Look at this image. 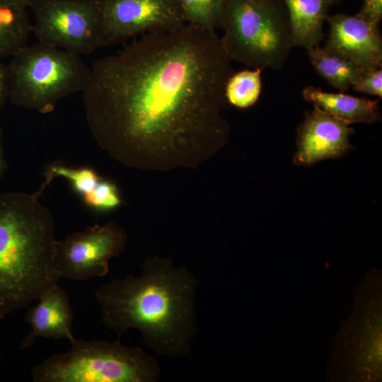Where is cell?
<instances>
[{"label": "cell", "mask_w": 382, "mask_h": 382, "mask_svg": "<svg viewBox=\"0 0 382 382\" xmlns=\"http://www.w3.org/2000/svg\"><path fill=\"white\" fill-rule=\"evenodd\" d=\"M231 59L215 31L185 23L96 60L83 91L99 146L137 168L190 166L219 149Z\"/></svg>", "instance_id": "1"}, {"label": "cell", "mask_w": 382, "mask_h": 382, "mask_svg": "<svg viewBox=\"0 0 382 382\" xmlns=\"http://www.w3.org/2000/svg\"><path fill=\"white\" fill-rule=\"evenodd\" d=\"M141 267L140 276L114 279L95 291L103 324L119 337L138 330L158 355L190 357L197 331V278L158 256L144 260Z\"/></svg>", "instance_id": "2"}, {"label": "cell", "mask_w": 382, "mask_h": 382, "mask_svg": "<svg viewBox=\"0 0 382 382\" xmlns=\"http://www.w3.org/2000/svg\"><path fill=\"white\" fill-rule=\"evenodd\" d=\"M41 195H0V319L28 307L60 279L54 219Z\"/></svg>", "instance_id": "3"}, {"label": "cell", "mask_w": 382, "mask_h": 382, "mask_svg": "<svg viewBox=\"0 0 382 382\" xmlns=\"http://www.w3.org/2000/svg\"><path fill=\"white\" fill-rule=\"evenodd\" d=\"M8 99L41 114L62 99L83 92L91 66L81 54L37 42L13 54L6 66Z\"/></svg>", "instance_id": "4"}, {"label": "cell", "mask_w": 382, "mask_h": 382, "mask_svg": "<svg viewBox=\"0 0 382 382\" xmlns=\"http://www.w3.org/2000/svg\"><path fill=\"white\" fill-rule=\"evenodd\" d=\"M69 350L53 354L31 370L35 382H156V357L120 340L73 339Z\"/></svg>", "instance_id": "5"}, {"label": "cell", "mask_w": 382, "mask_h": 382, "mask_svg": "<svg viewBox=\"0 0 382 382\" xmlns=\"http://www.w3.org/2000/svg\"><path fill=\"white\" fill-rule=\"evenodd\" d=\"M221 28L229 58L251 69H280L294 47L282 0H224Z\"/></svg>", "instance_id": "6"}, {"label": "cell", "mask_w": 382, "mask_h": 382, "mask_svg": "<svg viewBox=\"0 0 382 382\" xmlns=\"http://www.w3.org/2000/svg\"><path fill=\"white\" fill-rule=\"evenodd\" d=\"M30 8L37 42L81 55L102 47L98 0H35Z\"/></svg>", "instance_id": "7"}, {"label": "cell", "mask_w": 382, "mask_h": 382, "mask_svg": "<svg viewBox=\"0 0 382 382\" xmlns=\"http://www.w3.org/2000/svg\"><path fill=\"white\" fill-rule=\"evenodd\" d=\"M127 241L125 230L112 221L57 240L55 265L60 279L83 281L105 276L110 259L125 250Z\"/></svg>", "instance_id": "8"}, {"label": "cell", "mask_w": 382, "mask_h": 382, "mask_svg": "<svg viewBox=\"0 0 382 382\" xmlns=\"http://www.w3.org/2000/svg\"><path fill=\"white\" fill-rule=\"evenodd\" d=\"M102 47L185 23L175 0H98Z\"/></svg>", "instance_id": "9"}, {"label": "cell", "mask_w": 382, "mask_h": 382, "mask_svg": "<svg viewBox=\"0 0 382 382\" xmlns=\"http://www.w3.org/2000/svg\"><path fill=\"white\" fill-rule=\"evenodd\" d=\"M353 132L349 124L314 106L298 128L294 162L309 166L341 157L351 147L349 137Z\"/></svg>", "instance_id": "10"}, {"label": "cell", "mask_w": 382, "mask_h": 382, "mask_svg": "<svg viewBox=\"0 0 382 382\" xmlns=\"http://www.w3.org/2000/svg\"><path fill=\"white\" fill-rule=\"evenodd\" d=\"M325 46L345 55L364 70L382 67V40L378 25L357 14L328 16Z\"/></svg>", "instance_id": "11"}, {"label": "cell", "mask_w": 382, "mask_h": 382, "mask_svg": "<svg viewBox=\"0 0 382 382\" xmlns=\"http://www.w3.org/2000/svg\"><path fill=\"white\" fill-rule=\"evenodd\" d=\"M25 320L30 327L19 345L20 349L32 347L39 337L71 341L74 311L66 291L58 283L47 289L37 303L27 307Z\"/></svg>", "instance_id": "12"}, {"label": "cell", "mask_w": 382, "mask_h": 382, "mask_svg": "<svg viewBox=\"0 0 382 382\" xmlns=\"http://www.w3.org/2000/svg\"><path fill=\"white\" fill-rule=\"evenodd\" d=\"M286 7L294 47L309 51L323 39V23L337 0H282Z\"/></svg>", "instance_id": "13"}, {"label": "cell", "mask_w": 382, "mask_h": 382, "mask_svg": "<svg viewBox=\"0 0 382 382\" xmlns=\"http://www.w3.org/2000/svg\"><path fill=\"white\" fill-rule=\"evenodd\" d=\"M302 95L306 101L349 125L374 123L381 119L378 100L342 93H329L313 86L306 87Z\"/></svg>", "instance_id": "14"}, {"label": "cell", "mask_w": 382, "mask_h": 382, "mask_svg": "<svg viewBox=\"0 0 382 382\" xmlns=\"http://www.w3.org/2000/svg\"><path fill=\"white\" fill-rule=\"evenodd\" d=\"M307 52L316 72L341 92L348 91L364 71L351 59L325 45Z\"/></svg>", "instance_id": "15"}, {"label": "cell", "mask_w": 382, "mask_h": 382, "mask_svg": "<svg viewBox=\"0 0 382 382\" xmlns=\"http://www.w3.org/2000/svg\"><path fill=\"white\" fill-rule=\"evenodd\" d=\"M31 33L27 8L0 4V61L25 47Z\"/></svg>", "instance_id": "16"}, {"label": "cell", "mask_w": 382, "mask_h": 382, "mask_svg": "<svg viewBox=\"0 0 382 382\" xmlns=\"http://www.w3.org/2000/svg\"><path fill=\"white\" fill-rule=\"evenodd\" d=\"M262 70L257 68L233 73L225 86L226 100L241 109L253 106L261 93Z\"/></svg>", "instance_id": "17"}, {"label": "cell", "mask_w": 382, "mask_h": 382, "mask_svg": "<svg viewBox=\"0 0 382 382\" xmlns=\"http://www.w3.org/2000/svg\"><path fill=\"white\" fill-rule=\"evenodd\" d=\"M45 181L39 191L42 193L45 187L57 178L66 180L74 192L81 198L90 193L96 187L101 178L94 169L89 167L74 168L59 163H53L45 168Z\"/></svg>", "instance_id": "18"}, {"label": "cell", "mask_w": 382, "mask_h": 382, "mask_svg": "<svg viewBox=\"0 0 382 382\" xmlns=\"http://www.w3.org/2000/svg\"><path fill=\"white\" fill-rule=\"evenodd\" d=\"M224 0H175L186 23L215 31L221 28Z\"/></svg>", "instance_id": "19"}, {"label": "cell", "mask_w": 382, "mask_h": 382, "mask_svg": "<svg viewBox=\"0 0 382 382\" xmlns=\"http://www.w3.org/2000/svg\"><path fill=\"white\" fill-rule=\"evenodd\" d=\"M81 199L88 208L98 212L115 209L122 202L116 186L102 178L93 190L81 197Z\"/></svg>", "instance_id": "20"}, {"label": "cell", "mask_w": 382, "mask_h": 382, "mask_svg": "<svg viewBox=\"0 0 382 382\" xmlns=\"http://www.w3.org/2000/svg\"><path fill=\"white\" fill-rule=\"evenodd\" d=\"M354 91L382 97V69L363 71L352 86Z\"/></svg>", "instance_id": "21"}, {"label": "cell", "mask_w": 382, "mask_h": 382, "mask_svg": "<svg viewBox=\"0 0 382 382\" xmlns=\"http://www.w3.org/2000/svg\"><path fill=\"white\" fill-rule=\"evenodd\" d=\"M357 14L378 25L382 18V0H363L361 8Z\"/></svg>", "instance_id": "22"}, {"label": "cell", "mask_w": 382, "mask_h": 382, "mask_svg": "<svg viewBox=\"0 0 382 382\" xmlns=\"http://www.w3.org/2000/svg\"><path fill=\"white\" fill-rule=\"evenodd\" d=\"M8 99V76L6 66L0 61V110Z\"/></svg>", "instance_id": "23"}, {"label": "cell", "mask_w": 382, "mask_h": 382, "mask_svg": "<svg viewBox=\"0 0 382 382\" xmlns=\"http://www.w3.org/2000/svg\"><path fill=\"white\" fill-rule=\"evenodd\" d=\"M35 0H0V4L30 8Z\"/></svg>", "instance_id": "24"}, {"label": "cell", "mask_w": 382, "mask_h": 382, "mask_svg": "<svg viewBox=\"0 0 382 382\" xmlns=\"http://www.w3.org/2000/svg\"><path fill=\"white\" fill-rule=\"evenodd\" d=\"M6 168V162L4 156L1 132L0 130V178L4 175Z\"/></svg>", "instance_id": "25"}, {"label": "cell", "mask_w": 382, "mask_h": 382, "mask_svg": "<svg viewBox=\"0 0 382 382\" xmlns=\"http://www.w3.org/2000/svg\"><path fill=\"white\" fill-rule=\"evenodd\" d=\"M259 1V0H258Z\"/></svg>", "instance_id": "26"}]
</instances>
